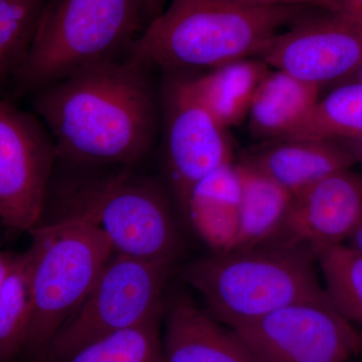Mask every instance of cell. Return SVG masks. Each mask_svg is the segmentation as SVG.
Instances as JSON below:
<instances>
[{
	"label": "cell",
	"mask_w": 362,
	"mask_h": 362,
	"mask_svg": "<svg viewBox=\"0 0 362 362\" xmlns=\"http://www.w3.org/2000/svg\"><path fill=\"white\" fill-rule=\"evenodd\" d=\"M347 246L362 254V214L356 228L347 240Z\"/></svg>",
	"instance_id": "cell-29"
},
{
	"label": "cell",
	"mask_w": 362,
	"mask_h": 362,
	"mask_svg": "<svg viewBox=\"0 0 362 362\" xmlns=\"http://www.w3.org/2000/svg\"><path fill=\"white\" fill-rule=\"evenodd\" d=\"M65 209L85 214L115 254L173 265L182 240L168 195L146 178L120 171L69 190Z\"/></svg>",
	"instance_id": "cell-6"
},
{
	"label": "cell",
	"mask_w": 362,
	"mask_h": 362,
	"mask_svg": "<svg viewBox=\"0 0 362 362\" xmlns=\"http://www.w3.org/2000/svg\"><path fill=\"white\" fill-rule=\"evenodd\" d=\"M240 1L258 4V6H302L319 9V11H333L329 0H240Z\"/></svg>",
	"instance_id": "cell-24"
},
{
	"label": "cell",
	"mask_w": 362,
	"mask_h": 362,
	"mask_svg": "<svg viewBox=\"0 0 362 362\" xmlns=\"http://www.w3.org/2000/svg\"><path fill=\"white\" fill-rule=\"evenodd\" d=\"M361 214L362 175L339 171L293 197L284 226L272 242L306 245L315 252L344 244Z\"/></svg>",
	"instance_id": "cell-12"
},
{
	"label": "cell",
	"mask_w": 362,
	"mask_h": 362,
	"mask_svg": "<svg viewBox=\"0 0 362 362\" xmlns=\"http://www.w3.org/2000/svg\"><path fill=\"white\" fill-rule=\"evenodd\" d=\"M333 11L346 14L362 23V0H329Z\"/></svg>",
	"instance_id": "cell-25"
},
{
	"label": "cell",
	"mask_w": 362,
	"mask_h": 362,
	"mask_svg": "<svg viewBox=\"0 0 362 362\" xmlns=\"http://www.w3.org/2000/svg\"><path fill=\"white\" fill-rule=\"evenodd\" d=\"M149 68L129 58L82 69L33 93V107L58 159L77 165H131L156 132Z\"/></svg>",
	"instance_id": "cell-1"
},
{
	"label": "cell",
	"mask_w": 362,
	"mask_h": 362,
	"mask_svg": "<svg viewBox=\"0 0 362 362\" xmlns=\"http://www.w3.org/2000/svg\"><path fill=\"white\" fill-rule=\"evenodd\" d=\"M242 183L238 164H226L192 188L182 214L211 252L235 249L239 233Z\"/></svg>",
	"instance_id": "cell-15"
},
{
	"label": "cell",
	"mask_w": 362,
	"mask_h": 362,
	"mask_svg": "<svg viewBox=\"0 0 362 362\" xmlns=\"http://www.w3.org/2000/svg\"><path fill=\"white\" fill-rule=\"evenodd\" d=\"M242 183L239 233L233 250L272 242L284 226L293 195L259 169L238 162Z\"/></svg>",
	"instance_id": "cell-18"
},
{
	"label": "cell",
	"mask_w": 362,
	"mask_h": 362,
	"mask_svg": "<svg viewBox=\"0 0 362 362\" xmlns=\"http://www.w3.org/2000/svg\"><path fill=\"white\" fill-rule=\"evenodd\" d=\"M56 146L39 118L0 100V221L16 232L42 223Z\"/></svg>",
	"instance_id": "cell-9"
},
{
	"label": "cell",
	"mask_w": 362,
	"mask_h": 362,
	"mask_svg": "<svg viewBox=\"0 0 362 362\" xmlns=\"http://www.w3.org/2000/svg\"><path fill=\"white\" fill-rule=\"evenodd\" d=\"M47 0H0V85L25 61Z\"/></svg>",
	"instance_id": "cell-23"
},
{
	"label": "cell",
	"mask_w": 362,
	"mask_h": 362,
	"mask_svg": "<svg viewBox=\"0 0 362 362\" xmlns=\"http://www.w3.org/2000/svg\"><path fill=\"white\" fill-rule=\"evenodd\" d=\"M259 58L321 88L361 70L362 23L337 11H314L279 33Z\"/></svg>",
	"instance_id": "cell-10"
},
{
	"label": "cell",
	"mask_w": 362,
	"mask_h": 362,
	"mask_svg": "<svg viewBox=\"0 0 362 362\" xmlns=\"http://www.w3.org/2000/svg\"><path fill=\"white\" fill-rule=\"evenodd\" d=\"M324 290L338 312L362 329V254L347 245L317 250Z\"/></svg>",
	"instance_id": "cell-20"
},
{
	"label": "cell",
	"mask_w": 362,
	"mask_h": 362,
	"mask_svg": "<svg viewBox=\"0 0 362 362\" xmlns=\"http://www.w3.org/2000/svg\"><path fill=\"white\" fill-rule=\"evenodd\" d=\"M243 160L259 169L293 197L356 164L342 143L319 139L270 141Z\"/></svg>",
	"instance_id": "cell-14"
},
{
	"label": "cell",
	"mask_w": 362,
	"mask_h": 362,
	"mask_svg": "<svg viewBox=\"0 0 362 362\" xmlns=\"http://www.w3.org/2000/svg\"><path fill=\"white\" fill-rule=\"evenodd\" d=\"M143 23L142 0H47L25 61L13 78L20 95L119 59Z\"/></svg>",
	"instance_id": "cell-5"
},
{
	"label": "cell",
	"mask_w": 362,
	"mask_h": 362,
	"mask_svg": "<svg viewBox=\"0 0 362 362\" xmlns=\"http://www.w3.org/2000/svg\"><path fill=\"white\" fill-rule=\"evenodd\" d=\"M25 252L30 279V322L21 357L40 362L114 255L110 240L85 214L66 209L30 232Z\"/></svg>",
	"instance_id": "cell-4"
},
{
	"label": "cell",
	"mask_w": 362,
	"mask_h": 362,
	"mask_svg": "<svg viewBox=\"0 0 362 362\" xmlns=\"http://www.w3.org/2000/svg\"><path fill=\"white\" fill-rule=\"evenodd\" d=\"M342 143L354 157L356 163L358 162L362 165V136L354 138V139L341 140L338 141Z\"/></svg>",
	"instance_id": "cell-28"
},
{
	"label": "cell",
	"mask_w": 362,
	"mask_h": 362,
	"mask_svg": "<svg viewBox=\"0 0 362 362\" xmlns=\"http://www.w3.org/2000/svg\"><path fill=\"white\" fill-rule=\"evenodd\" d=\"M164 315L162 362H256L239 334L187 293L171 298Z\"/></svg>",
	"instance_id": "cell-13"
},
{
	"label": "cell",
	"mask_w": 362,
	"mask_h": 362,
	"mask_svg": "<svg viewBox=\"0 0 362 362\" xmlns=\"http://www.w3.org/2000/svg\"><path fill=\"white\" fill-rule=\"evenodd\" d=\"M18 256H13L9 252L0 250V288L4 284L8 276L11 275Z\"/></svg>",
	"instance_id": "cell-27"
},
{
	"label": "cell",
	"mask_w": 362,
	"mask_h": 362,
	"mask_svg": "<svg viewBox=\"0 0 362 362\" xmlns=\"http://www.w3.org/2000/svg\"><path fill=\"white\" fill-rule=\"evenodd\" d=\"M163 316L90 343L65 362H162Z\"/></svg>",
	"instance_id": "cell-21"
},
{
	"label": "cell",
	"mask_w": 362,
	"mask_h": 362,
	"mask_svg": "<svg viewBox=\"0 0 362 362\" xmlns=\"http://www.w3.org/2000/svg\"><path fill=\"white\" fill-rule=\"evenodd\" d=\"M270 71L261 58H247L187 81L197 99L228 129L249 115L255 95Z\"/></svg>",
	"instance_id": "cell-17"
},
{
	"label": "cell",
	"mask_w": 362,
	"mask_h": 362,
	"mask_svg": "<svg viewBox=\"0 0 362 362\" xmlns=\"http://www.w3.org/2000/svg\"><path fill=\"white\" fill-rule=\"evenodd\" d=\"M30 279L26 254L18 257L0 288V362H14L25 346L30 322Z\"/></svg>",
	"instance_id": "cell-22"
},
{
	"label": "cell",
	"mask_w": 362,
	"mask_h": 362,
	"mask_svg": "<svg viewBox=\"0 0 362 362\" xmlns=\"http://www.w3.org/2000/svg\"><path fill=\"white\" fill-rule=\"evenodd\" d=\"M316 11L240 0H168L127 54L149 69L213 70L261 56L279 33Z\"/></svg>",
	"instance_id": "cell-2"
},
{
	"label": "cell",
	"mask_w": 362,
	"mask_h": 362,
	"mask_svg": "<svg viewBox=\"0 0 362 362\" xmlns=\"http://www.w3.org/2000/svg\"><path fill=\"white\" fill-rule=\"evenodd\" d=\"M320 88L280 70L269 71L259 85L249 112L252 135L266 141L287 137L319 101Z\"/></svg>",
	"instance_id": "cell-16"
},
{
	"label": "cell",
	"mask_w": 362,
	"mask_h": 362,
	"mask_svg": "<svg viewBox=\"0 0 362 362\" xmlns=\"http://www.w3.org/2000/svg\"><path fill=\"white\" fill-rule=\"evenodd\" d=\"M233 330L256 362H346L362 350V335L327 294Z\"/></svg>",
	"instance_id": "cell-8"
},
{
	"label": "cell",
	"mask_w": 362,
	"mask_h": 362,
	"mask_svg": "<svg viewBox=\"0 0 362 362\" xmlns=\"http://www.w3.org/2000/svg\"><path fill=\"white\" fill-rule=\"evenodd\" d=\"M168 0H142L143 23L146 25L152 18H156L163 11Z\"/></svg>",
	"instance_id": "cell-26"
},
{
	"label": "cell",
	"mask_w": 362,
	"mask_h": 362,
	"mask_svg": "<svg viewBox=\"0 0 362 362\" xmlns=\"http://www.w3.org/2000/svg\"><path fill=\"white\" fill-rule=\"evenodd\" d=\"M226 130L195 96L187 78L169 83L164 94V168L181 213L197 183L235 162Z\"/></svg>",
	"instance_id": "cell-11"
},
{
	"label": "cell",
	"mask_w": 362,
	"mask_h": 362,
	"mask_svg": "<svg viewBox=\"0 0 362 362\" xmlns=\"http://www.w3.org/2000/svg\"><path fill=\"white\" fill-rule=\"evenodd\" d=\"M316 252L306 245L270 242L211 252L185 267L182 276L214 318L232 329L298 302L326 295Z\"/></svg>",
	"instance_id": "cell-3"
},
{
	"label": "cell",
	"mask_w": 362,
	"mask_h": 362,
	"mask_svg": "<svg viewBox=\"0 0 362 362\" xmlns=\"http://www.w3.org/2000/svg\"><path fill=\"white\" fill-rule=\"evenodd\" d=\"M362 136V82L341 86L319 99L313 110L282 140L341 141ZM277 141V140H276Z\"/></svg>",
	"instance_id": "cell-19"
},
{
	"label": "cell",
	"mask_w": 362,
	"mask_h": 362,
	"mask_svg": "<svg viewBox=\"0 0 362 362\" xmlns=\"http://www.w3.org/2000/svg\"><path fill=\"white\" fill-rule=\"evenodd\" d=\"M171 268L114 252L40 362H65L90 343L164 314Z\"/></svg>",
	"instance_id": "cell-7"
}]
</instances>
